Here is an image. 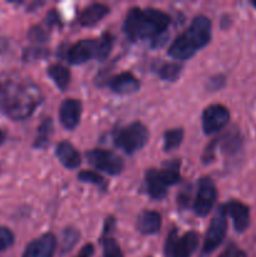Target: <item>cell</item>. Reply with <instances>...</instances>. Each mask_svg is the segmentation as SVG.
I'll list each match as a JSON object with an SVG mask.
<instances>
[{"label":"cell","mask_w":256,"mask_h":257,"mask_svg":"<svg viewBox=\"0 0 256 257\" xmlns=\"http://www.w3.org/2000/svg\"><path fill=\"white\" fill-rule=\"evenodd\" d=\"M50 29L52 28L48 27L47 24L34 25L33 28H30L29 33H28V38L34 44H42V43H45L49 39Z\"/></svg>","instance_id":"d4e9b609"},{"label":"cell","mask_w":256,"mask_h":257,"mask_svg":"<svg viewBox=\"0 0 256 257\" xmlns=\"http://www.w3.org/2000/svg\"><path fill=\"white\" fill-rule=\"evenodd\" d=\"M107 14H109V8L107 5L100 4V3H93V4L84 8V10L80 13L78 23L85 28L94 27Z\"/></svg>","instance_id":"2e32d148"},{"label":"cell","mask_w":256,"mask_h":257,"mask_svg":"<svg viewBox=\"0 0 256 257\" xmlns=\"http://www.w3.org/2000/svg\"><path fill=\"white\" fill-rule=\"evenodd\" d=\"M88 162L98 171L107 173L109 176H118L124 168L122 158L114 152L105 150H92L85 155Z\"/></svg>","instance_id":"ba28073f"},{"label":"cell","mask_w":256,"mask_h":257,"mask_svg":"<svg viewBox=\"0 0 256 257\" xmlns=\"http://www.w3.org/2000/svg\"><path fill=\"white\" fill-rule=\"evenodd\" d=\"M217 200V188L210 177H202L198 181L197 193L193 201V212L198 217H206Z\"/></svg>","instance_id":"52a82bcc"},{"label":"cell","mask_w":256,"mask_h":257,"mask_svg":"<svg viewBox=\"0 0 256 257\" xmlns=\"http://www.w3.org/2000/svg\"><path fill=\"white\" fill-rule=\"evenodd\" d=\"M218 143V138L213 140L212 142H210L207 145V147L205 148V152L202 155V162L205 165H208V163L212 162L215 160V152H216V146Z\"/></svg>","instance_id":"d6a6232c"},{"label":"cell","mask_w":256,"mask_h":257,"mask_svg":"<svg viewBox=\"0 0 256 257\" xmlns=\"http://www.w3.org/2000/svg\"><path fill=\"white\" fill-rule=\"evenodd\" d=\"M171 24L167 13L155 8H132L123 22V33L132 42L160 38Z\"/></svg>","instance_id":"7a4b0ae2"},{"label":"cell","mask_w":256,"mask_h":257,"mask_svg":"<svg viewBox=\"0 0 256 257\" xmlns=\"http://www.w3.org/2000/svg\"><path fill=\"white\" fill-rule=\"evenodd\" d=\"M57 250V237L54 233H43L30 241L25 247L23 257H53Z\"/></svg>","instance_id":"8fae6325"},{"label":"cell","mask_w":256,"mask_h":257,"mask_svg":"<svg viewBox=\"0 0 256 257\" xmlns=\"http://www.w3.org/2000/svg\"><path fill=\"white\" fill-rule=\"evenodd\" d=\"M145 183L146 188H147V193L155 200H162L167 195L168 186L166 185L165 181L161 177L160 171L155 170V168L148 170L145 176Z\"/></svg>","instance_id":"e0dca14e"},{"label":"cell","mask_w":256,"mask_h":257,"mask_svg":"<svg viewBox=\"0 0 256 257\" xmlns=\"http://www.w3.org/2000/svg\"><path fill=\"white\" fill-rule=\"evenodd\" d=\"M251 5H252V7H255V8H256V0H255V2H251Z\"/></svg>","instance_id":"f35d334b"},{"label":"cell","mask_w":256,"mask_h":257,"mask_svg":"<svg viewBox=\"0 0 256 257\" xmlns=\"http://www.w3.org/2000/svg\"><path fill=\"white\" fill-rule=\"evenodd\" d=\"M43 102L42 90L30 82H0V112L13 120H24Z\"/></svg>","instance_id":"6da1fadb"},{"label":"cell","mask_w":256,"mask_h":257,"mask_svg":"<svg viewBox=\"0 0 256 257\" xmlns=\"http://www.w3.org/2000/svg\"><path fill=\"white\" fill-rule=\"evenodd\" d=\"M83 105L79 99L68 98L62 102L59 107V120L63 127L68 131H73L78 127L82 117Z\"/></svg>","instance_id":"4fadbf2b"},{"label":"cell","mask_w":256,"mask_h":257,"mask_svg":"<svg viewBox=\"0 0 256 257\" xmlns=\"http://www.w3.org/2000/svg\"><path fill=\"white\" fill-rule=\"evenodd\" d=\"M162 226V216L156 211H143L137 218V230L142 235H156Z\"/></svg>","instance_id":"ac0fdd59"},{"label":"cell","mask_w":256,"mask_h":257,"mask_svg":"<svg viewBox=\"0 0 256 257\" xmlns=\"http://www.w3.org/2000/svg\"><path fill=\"white\" fill-rule=\"evenodd\" d=\"M100 43V60H104L109 57L110 52L113 49V44H114V37L112 33H104L102 37L99 38Z\"/></svg>","instance_id":"f1b7e54d"},{"label":"cell","mask_w":256,"mask_h":257,"mask_svg":"<svg viewBox=\"0 0 256 257\" xmlns=\"http://www.w3.org/2000/svg\"><path fill=\"white\" fill-rule=\"evenodd\" d=\"M78 180L80 182L90 183V185L97 186L100 190H105L107 188V181L99 173L94 172V171H82V172L78 173Z\"/></svg>","instance_id":"484cf974"},{"label":"cell","mask_w":256,"mask_h":257,"mask_svg":"<svg viewBox=\"0 0 256 257\" xmlns=\"http://www.w3.org/2000/svg\"><path fill=\"white\" fill-rule=\"evenodd\" d=\"M44 24H47L49 28L58 27V25H60L62 24V22H60L59 14H58L54 9L50 10V12L47 14V17H45Z\"/></svg>","instance_id":"e575fe53"},{"label":"cell","mask_w":256,"mask_h":257,"mask_svg":"<svg viewBox=\"0 0 256 257\" xmlns=\"http://www.w3.org/2000/svg\"><path fill=\"white\" fill-rule=\"evenodd\" d=\"M225 83H226V78L223 77L222 74H217V75H215V77H212L208 79L207 89L215 92V90L221 89V88L225 85Z\"/></svg>","instance_id":"836d02e7"},{"label":"cell","mask_w":256,"mask_h":257,"mask_svg":"<svg viewBox=\"0 0 256 257\" xmlns=\"http://www.w3.org/2000/svg\"><path fill=\"white\" fill-rule=\"evenodd\" d=\"M182 73V64L178 62L163 63L157 69V74L161 79L167 82H176Z\"/></svg>","instance_id":"603a6c76"},{"label":"cell","mask_w":256,"mask_h":257,"mask_svg":"<svg viewBox=\"0 0 256 257\" xmlns=\"http://www.w3.org/2000/svg\"><path fill=\"white\" fill-rule=\"evenodd\" d=\"M200 236L195 231H188L185 235L178 236L177 230L173 228L168 233L165 243L166 257H191L197 250Z\"/></svg>","instance_id":"5b68a950"},{"label":"cell","mask_w":256,"mask_h":257,"mask_svg":"<svg viewBox=\"0 0 256 257\" xmlns=\"http://www.w3.org/2000/svg\"><path fill=\"white\" fill-rule=\"evenodd\" d=\"M93 253H94V246L92 243H87L80 248L79 253L75 257H92Z\"/></svg>","instance_id":"8d00e7d4"},{"label":"cell","mask_w":256,"mask_h":257,"mask_svg":"<svg viewBox=\"0 0 256 257\" xmlns=\"http://www.w3.org/2000/svg\"><path fill=\"white\" fill-rule=\"evenodd\" d=\"M221 146H222V152L226 155H233L238 152L242 145V138L237 130H232L227 133L223 138H221Z\"/></svg>","instance_id":"7402d4cb"},{"label":"cell","mask_w":256,"mask_h":257,"mask_svg":"<svg viewBox=\"0 0 256 257\" xmlns=\"http://www.w3.org/2000/svg\"><path fill=\"white\" fill-rule=\"evenodd\" d=\"M148 140H150L148 128L138 120L119 128L113 135L114 146L118 150L123 151L125 155H135L147 145Z\"/></svg>","instance_id":"277c9868"},{"label":"cell","mask_w":256,"mask_h":257,"mask_svg":"<svg viewBox=\"0 0 256 257\" xmlns=\"http://www.w3.org/2000/svg\"><path fill=\"white\" fill-rule=\"evenodd\" d=\"M218 257H246V255L242 250L236 247L235 245H231L228 246V247Z\"/></svg>","instance_id":"d590c367"},{"label":"cell","mask_w":256,"mask_h":257,"mask_svg":"<svg viewBox=\"0 0 256 257\" xmlns=\"http://www.w3.org/2000/svg\"><path fill=\"white\" fill-rule=\"evenodd\" d=\"M92 59L100 60V43L98 39H82L74 43L67 52L69 64L80 65Z\"/></svg>","instance_id":"9c48e42d"},{"label":"cell","mask_w":256,"mask_h":257,"mask_svg":"<svg viewBox=\"0 0 256 257\" xmlns=\"http://www.w3.org/2000/svg\"><path fill=\"white\" fill-rule=\"evenodd\" d=\"M212 37V23L205 15L193 18L190 27L171 43L167 54L176 60H187L205 48Z\"/></svg>","instance_id":"3957f363"},{"label":"cell","mask_w":256,"mask_h":257,"mask_svg":"<svg viewBox=\"0 0 256 257\" xmlns=\"http://www.w3.org/2000/svg\"><path fill=\"white\" fill-rule=\"evenodd\" d=\"M230 120V112L222 104H211L202 113V130L206 136L222 131Z\"/></svg>","instance_id":"30bf717a"},{"label":"cell","mask_w":256,"mask_h":257,"mask_svg":"<svg viewBox=\"0 0 256 257\" xmlns=\"http://www.w3.org/2000/svg\"><path fill=\"white\" fill-rule=\"evenodd\" d=\"M107 85L115 94L128 95L140 90L141 80L133 73L122 72L107 79Z\"/></svg>","instance_id":"5bb4252c"},{"label":"cell","mask_w":256,"mask_h":257,"mask_svg":"<svg viewBox=\"0 0 256 257\" xmlns=\"http://www.w3.org/2000/svg\"><path fill=\"white\" fill-rule=\"evenodd\" d=\"M221 207L225 211L226 216L231 217L236 232L242 233L247 230L248 225H250V208L245 203L232 200L228 201L227 203L222 205Z\"/></svg>","instance_id":"7c38bea8"},{"label":"cell","mask_w":256,"mask_h":257,"mask_svg":"<svg viewBox=\"0 0 256 257\" xmlns=\"http://www.w3.org/2000/svg\"><path fill=\"white\" fill-rule=\"evenodd\" d=\"M183 137H185V132L182 128H173V130L166 131L163 135V150L166 152H171V151L178 148L182 143Z\"/></svg>","instance_id":"cb8c5ba5"},{"label":"cell","mask_w":256,"mask_h":257,"mask_svg":"<svg viewBox=\"0 0 256 257\" xmlns=\"http://www.w3.org/2000/svg\"><path fill=\"white\" fill-rule=\"evenodd\" d=\"M79 240V232H78L75 228L68 227L63 231V238H62V255L69 252L73 247L75 246V243Z\"/></svg>","instance_id":"4316f807"},{"label":"cell","mask_w":256,"mask_h":257,"mask_svg":"<svg viewBox=\"0 0 256 257\" xmlns=\"http://www.w3.org/2000/svg\"><path fill=\"white\" fill-rule=\"evenodd\" d=\"M226 231H227V221H226V213L223 208L218 207L215 216L211 220L210 226L206 232L205 240L202 246V256H208L222 243L226 237Z\"/></svg>","instance_id":"8992f818"},{"label":"cell","mask_w":256,"mask_h":257,"mask_svg":"<svg viewBox=\"0 0 256 257\" xmlns=\"http://www.w3.org/2000/svg\"><path fill=\"white\" fill-rule=\"evenodd\" d=\"M14 240L15 236L12 232V230L4 227V226H0V252H4L10 246H13Z\"/></svg>","instance_id":"4dcf8cb0"},{"label":"cell","mask_w":256,"mask_h":257,"mask_svg":"<svg viewBox=\"0 0 256 257\" xmlns=\"http://www.w3.org/2000/svg\"><path fill=\"white\" fill-rule=\"evenodd\" d=\"M47 73L58 89L62 92L67 89L70 83V70L67 67L62 64H53L48 68Z\"/></svg>","instance_id":"d6986e66"},{"label":"cell","mask_w":256,"mask_h":257,"mask_svg":"<svg viewBox=\"0 0 256 257\" xmlns=\"http://www.w3.org/2000/svg\"><path fill=\"white\" fill-rule=\"evenodd\" d=\"M49 54V52H48L45 48H42V47H32V48H27V49L24 50V54H23V59L25 60V62H32V60H37V59H42V58L47 57V55Z\"/></svg>","instance_id":"f546056e"},{"label":"cell","mask_w":256,"mask_h":257,"mask_svg":"<svg viewBox=\"0 0 256 257\" xmlns=\"http://www.w3.org/2000/svg\"><path fill=\"white\" fill-rule=\"evenodd\" d=\"M180 167L181 162L178 160L167 161V162H165L162 165V168L160 170V175L168 187L176 185L180 181Z\"/></svg>","instance_id":"44dd1931"},{"label":"cell","mask_w":256,"mask_h":257,"mask_svg":"<svg viewBox=\"0 0 256 257\" xmlns=\"http://www.w3.org/2000/svg\"><path fill=\"white\" fill-rule=\"evenodd\" d=\"M54 133V124H53L52 118H45L38 127L37 138L34 141V148L38 150H45L49 146L50 138Z\"/></svg>","instance_id":"ffe728a7"},{"label":"cell","mask_w":256,"mask_h":257,"mask_svg":"<svg viewBox=\"0 0 256 257\" xmlns=\"http://www.w3.org/2000/svg\"><path fill=\"white\" fill-rule=\"evenodd\" d=\"M55 156L58 161L68 170H75L82 163V157L77 148L69 141H62L55 147Z\"/></svg>","instance_id":"9a60e30c"},{"label":"cell","mask_w":256,"mask_h":257,"mask_svg":"<svg viewBox=\"0 0 256 257\" xmlns=\"http://www.w3.org/2000/svg\"><path fill=\"white\" fill-rule=\"evenodd\" d=\"M103 257H123L119 245L112 237H104L102 241Z\"/></svg>","instance_id":"83f0119b"},{"label":"cell","mask_w":256,"mask_h":257,"mask_svg":"<svg viewBox=\"0 0 256 257\" xmlns=\"http://www.w3.org/2000/svg\"><path fill=\"white\" fill-rule=\"evenodd\" d=\"M191 202V186H185L177 195V205L181 210H185Z\"/></svg>","instance_id":"1f68e13d"},{"label":"cell","mask_w":256,"mask_h":257,"mask_svg":"<svg viewBox=\"0 0 256 257\" xmlns=\"http://www.w3.org/2000/svg\"><path fill=\"white\" fill-rule=\"evenodd\" d=\"M5 137H7V135H5V132H4V131H3V130H0V146H2L3 143H4Z\"/></svg>","instance_id":"74e56055"}]
</instances>
